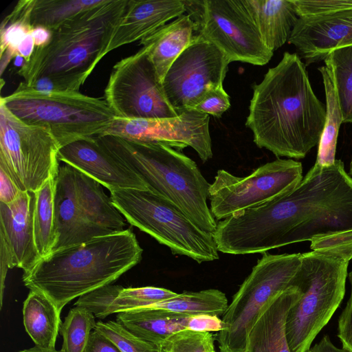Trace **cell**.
I'll use <instances>...</instances> for the list:
<instances>
[{
	"label": "cell",
	"mask_w": 352,
	"mask_h": 352,
	"mask_svg": "<svg viewBox=\"0 0 352 352\" xmlns=\"http://www.w3.org/2000/svg\"><path fill=\"white\" fill-rule=\"evenodd\" d=\"M326 122V106L316 97L306 65L297 53L285 52L253 86L245 121L260 148L276 157L304 158L318 144Z\"/></svg>",
	"instance_id": "cell-2"
},
{
	"label": "cell",
	"mask_w": 352,
	"mask_h": 352,
	"mask_svg": "<svg viewBox=\"0 0 352 352\" xmlns=\"http://www.w3.org/2000/svg\"><path fill=\"white\" fill-rule=\"evenodd\" d=\"M104 98L117 118H164L179 116L166 96L146 45L114 65Z\"/></svg>",
	"instance_id": "cell-14"
},
{
	"label": "cell",
	"mask_w": 352,
	"mask_h": 352,
	"mask_svg": "<svg viewBox=\"0 0 352 352\" xmlns=\"http://www.w3.org/2000/svg\"><path fill=\"white\" fill-rule=\"evenodd\" d=\"M300 296L294 286L280 292L266 304L248 337V352H291L285 330L287 316Z\"/></svg>",
	"instance_id": "cell-21"
},
{
	"label": "cell",
	"mask_w": 352,
	"mask_h": 352,
	"mask_svg": "<svg viewBox=\"0 0 352 352\" xmlns=\"http://www.w3.org/2000/svg\"><path fill=\"white\" fill-rule=\"evenodd\" d=\"M59 148L47 129L24 123L0 102V168L21 192H35L57 177Z\"/></svg>",
	"instance_id": "cell-11"
},
{
	"label": "cell",
	"mask_w": 352,
	"mask_h": 352,
	"mask_svg": "<svg viewBox=\"0 0 352 352\" xmlns=\"http://www.w3.org/2000/svg\"><path fill=\"white\" fill-rule=\"evenodd\" d=\"M127 0L103 2L52 31L36 47L17 74L42 92L79 91L101 59L126 8Z\"/></svg>",
	"instance_id": "cell-3"
},
{
	"label": "cell",
	"mask_w": 352,
	"mask_h": 352,
	"mask_svg": "<svg viewBox=\"0 0 352 352\" xmlns=\"http://www.w3.org/2000/svg\"><path fill=\"white\" fill-rule=\"evenodd\" d=\"M116 208L132 226L170 248L173 254L199 263L219 259L213 234L197 227L177 206L148 190L110 191Z\"/></svg>",
	"instance_id": "cell-9"
},
{
	"label": "cell",
	"mask_w": 352,
	"mask_h": 352,
	"mask_svg": "<svg viewBox=\"0 0 352 352\" xmlns=\"http://www.w3.org/2000/svg\"><path fill=\"white\" fill-rule=\"evenodd\" d=\"M325 66L318 68L320 72L326 97V122L318 143L317 157L314 164L328 166L336 159V145L342 115L337 96L333 74L330 64L324 60Z\"/></svg>",
	"instance_id": "cell-26"
},
{
	"label": "cell",
	"mask_w": 352,
	"mask_h": 352,
	"mask_svg": "<svg viewBox=\"0 0 352 352\" xmlns=\"http://www.w3.org/2000/svg\"><path fill=\"white\" fill-rule=\"evenodd\" d=\"M35 0H20L2 21L0 30L1 75L10 61L17 56L22 42L31 35V14Z\"/></svg>",
	"instance_id": "cell-28"
},
{
	"label": "cell",
	"mask_w": 352,
	"mask_h": 352,
	"mask_svg": "<svg viewBox=\"0 0 352 352\" xmlns=\"http://www.w3.org/2000/svg\"><path fill=\"white\" fill-rule=\"evenodd\" d=\"M192 316L157 309H133L116 315V322L135 336L161 345L172 335L189 330Z\"/></svg>",
	"instance_id": "cell-24"
},
{
	"label": "cell",
	"mask_w": 352,
	"mask_h": 352,
	"mask_svg": "<svg viewBox=\"0 0 352 352\" xmlns=\"http://www.w3.org/2000/svg\"><path fill=\"white\" fill-rule=\"evenodd\" d=\"M299 18L326 15L352 9V0H293Z\"/></svg>",
	"instance_id": "cell-36"
},
{
	"label": "cell",
	"mask_w": 352,
	"mask_h": 352,
	"mask_svg": "<svg viewBox=\"0 0 352 352\" xmlns=\"http://www.w3.org/2000/svg\"><path fill=\"white\" fill-rule=\"evenodd\" d=\"M230 60L215 45L197 34L168 70L162 86L178 115L194 109L211 88L223 86Z\"/></svg>",
	"instance_id": "cell-15"
},
{
	"label": "cell",
	"mask_w": 352,
	"mask_h": 352,
	"mask_svg": "<svg viewBox=\"0 0 352 352\" xmlns=\"http://www.w3.org/2000/svg\"><path fill=\"white\" fill-rule=\"evenodd\" d=\"M194 31V23L183 14L140 41L148 47L149 58L162 83L172 64L190 45Z\"/></svg>",
	"instance_id": "cell-23"
},
{
	"label": "cell",
	"mask_w": 352,
	"mask_h": 352,
	"mask_svg": "<svg viewBox=\"0 0 352 352\" xmlns=\"http://www.w3.org/2000/svg\"><path fill=\"white\" fill-rule=\"evenodd\" d=\"M94 314L83 307H74L68 312L60 327L63 352H84L96 322Z\"/></svg>",
	"instance_id": "cell-32"
},
{
	"label": "cell",
	"mask_w": 352,
	"mask_h": 352,
	"mask_svg": "<svg viewBox=\"0 0 352 352\" xmlns=\"http://www.w3.org/2000/svg\"><path fill=\"white\" fill-rule=\"evenodd\" d=\"M0 102L24 123L47 129L59 148L104 135L115 118L104 98L79 91H38L24 82Z\"/></svg>",
	"instance_id": "cell-7"
},
{
	"label": "cell",
	"mask_w": 352,
	"mask_h": 352,
	"mask_svg": "<svg viewBox=\"0 0 352 352\" xmlns=\"http://www.w3.org/2000/svg\"><path fill=\"white\" fill-rule=\"evenodd\" d=\"M352 229V177L344 163L314 164L292 190L217 223L219 252L263 253L316 236Z\"/></svg>",
	"instance_id": "cell-1"
},
{
	"label": "cell",
	"mask_w": 352,
	"mask_h": 352,
	"mask_svg": "<svg viewBox=\"0 0 352 352\" xmlns=\"http://www.w3.org/2000/svg\"><path fill=\"white\" fill-rule=\"evenodd\" d=\"M288 43L306 66L324 60L333 50L352 45V9L299 18Z\"/></svg>",
	"instance_id": "cell-17"
},
{
	"label": "cell",
	"mask_w": 352,
	"mask_h": 352,
	"mask_svg": "<svg viewBox=\"0 0 352 352\" xmlns=\"http://www.w3.org/2000/svg\"><path fill=\"white\" fill-rule=\"evenodd\" d=\"M95 329L110 339L121 352H163L161 345L135 336L116 321H98Z\"/></svg>",
	"instance_id": "cell-34"
},
{
	"label": "cell",
	"mask_w": 352,
	"mask_h": 352,
	"mask_svg": "<svg viewBox=\"0 0 352 352\" xmlns=\"http://www.w3.org/2000/svg\"><path fill=\"white\" fill-rule=\"evenodd\" d=\"M230 107L229 95L224 90L223 86H218L209 89L194 109L219 118Z\"/></svg>",
	"instance_id": "cell-37"
},
{
	"label": "cell",
	"mask_w": 352,
	"mask_h": 352,
	"mask_svg": "<svg viewBox=\"0 0 352 352\" xmlns=\"http://www.w3.org/2000/svg\"><path fill=\"white\" fill-rule=\"evenodd\" d=\"M96 139L133 171L147 189L177 206L203 231L214 233L217 223L207 204L210 184L192 159L161 142L112 135Z\"/></svg>",
	"instance_id": "cell-6"
},
{
	"label": "cell",
	"mask_w": 352,
	"mask_h": 352,
	"mask_svg": "<svg viewBox=\"0 0 352 352\" xmlns=\"http://www.w3.org/2000/svg\"><path fill=\"white\" fill-rule=\"evenodd\" d=\"M265 45L274 52L288 42L299 19L293 0H243Z\"/></svg>",
	"instance_id": "cell-22"
},
{
	"label": "cell",
	"mask_w": 352,
	"mask_h": 352,
	"mask_svg": "<svg viewBox=\"0 0 352 352\" xmlns=\"http://www.w3.org/2000/svg\"><path fill=\"white\" fill-rule=\"evenodd\" d=\"M324 60L332 69L343 123H352V45L333 50Z\"/></svg>",
	"instance_id": "cell-31"
},
{
	"label": "cell",
	"mask_w": 352,
	"mask_h": 352,
	"mask_svg": "<svg viewBox=\"0 0 352 352\" xmlns=\"http://www.w3.org/2000/svg\"><path fill=\"white\" fill-rule=\"evenodd\" d=\"M222 327L221 318L210 315L192 316L189 322V330L199 332H219Z\"/></svg>",
	"instance_id": "cell-39"
},
{
	"label": "cell",
	"mask_w": 352,
	"mask_h": 352,
	"mask_svg": "<svg viewBox=\"0 0 352 352\" xmlns=\"http://www.w3.org/2000/svg\"><path fill=\"white\" fill-rule=\"evenodd\" d=\"M58 158L110 191L147 189L144 183L102 146L96 137L78 140L62 146L59 148Z\"/></svg>",
	"instance_id": "cell-18"
},
{
	"label": "cell",
	"mask_w": 352,
	"mask_h": 352,
	"mask_svg": "<svg viewBox=\"0 0 352 352\" xmlns=\"http://www.w3.org/2000/svg\"><path fill=\"white\" fill-rule=\"evenodd\" d=\"M184 12L182 0H127L105 55L124 45L140 41Z\"/></svg>",
	"instance_id": "cell-20"
},
{
	"label": "cell",
	"mask_w": 352,
	"mask_h": 352,
	"mask_svg": "<svg viewBox=\"0 0 352 352\" xmlns=\"http://www.w3.org/2000/svg\"><path fill=\"white\" fill-rule=\"evenodd\" d=\"M23 324L36 346L55 348L62 323L60 313L45 296L30 290L23 306Z\"/></svg>",
	"instance_id": "cell-25"
},
{
	"label": "cell",
	"mask_w": 352,
	"mask_h": 352,
	"mask_svg": "<svg viewBox=\"0 0 352 352\" xmlns=\"http://www.w3.org/2000/svg\"><path fill=\"white\" fill-rule=\"evenodd\" d=\"M21 192L8 174L0 168V202L10 204L17 199Z\"/></svg>",
	"instance_id": "cell-41"
},
{
	"label": "cell",
	"mask_w": 352,
	"mask_h": 352,
	"mask_svg": "<svg viewBox=\"0 0 352 352\" xmlns=\"http://www.w3.org/2000/svg\"><path fill=\"white\" fill-rule=\"evenodd\" d=\"M178 294L157 287L122 288L109 306L106 316L129 310L140 309L173 298Z\"/></svg>",
	"instance_id": "cell-33"
},
{
	"label": "cell",
	"mask_w": 352,
	"mask_h": 352,
	"mask_svg": "<svg viewBox=\"0 0 352 352\" xmlns=\"http://www.w3.org/2000/svg\"><path fill=\"white\" fill-rule=\"evenodd\" d=\"M214 340L210 332L184 330L172 335L161 346L163 352H212Z\"/></svg>",
	"instance_id": "cell-35"
},
{
	"label": "cell",
	"mask_w": 352,
	"mask_h": 352,
	"mask_svg": "<svg viewBox=\"0 0 352 352\" xmlns=\"http://www.w3.org/2000/svg\"><path fill=\"white\" fill-rule=\"evenodd\" d=\"M310 242L311 251L301 254L292 284L300 296L286 320L291 352H307L331 320L344 298L352 259V229L318 235Z\"/></svg>",
	"instance_id": "cell-5"
},
{
	"label": "cell",
	"mask_w": 352,
	"mask_h": 352,
	"mask_svg": "<svg viewBox=\"0 0 352 352\" xmlns=\"http://www.w3.org/2000/svg\"><path fill=\"white\" fill-rule=\"evenodd\" d=\"M142 252L135 234L125 229L51 252L23 273V282L61 314L74 298L115 282L140 261Z\"/></svg>",
	"instance_id": "cell-4"
},
{
	"label": "cell",
	"mask_w": 352,
	"mask_h": 352,
	"mask_svg": "<svg viewBox=\"0 0 352 352\" xmlns=\"http://www.w3.org/2000/svg\"><path fill=\"white\" fill-rule=\"evenodd\" d=\"M351 293L345 307L338 319V337L342 348L352 352V270L349 272Z\"/></svg>",
	"instance_id": "cell-38"
},
{
	"label": "cell",
	"mask_w": 352,
	"mask_h": 352,
	"mask_svg": "<svg viewBox=\"0 0 352 352\" xmlns=\"http://www.w3.org/2000/svg\"><path fill=\"white\" fill-rule=\"evenodd\" d=\"M349 175L352 177V157L349 164Z\"/></svg>",
	"instance_id": "cell-44"
},
{
	"label": "cell",
	"mask_w": 352,
	"mask_h": 352,
	"mask_svg": "<svg viewBox=\"0 0 352 352\" xmlns=\"http://www.w3.org/2000/svg\"><path fill=\"white\" fill-rule=\"evenodd\" d=\"M188 15L195 31L220 49L230 62L263 66L273 56L243 0L196 1Z\"/></svg>",
	"instance_id": "cell-12"
},
{
	"label": "cell",
	"mask_w": 352,
	"mask_h": 352,
	"mask_svg": "<svg viewBox=\"0 0 352 352\" xmlns=\"http://www.w3.org/2000/svg\"><path fill=\"white\" fill-rule=\"evenodd\" d=\"M228 307L223 292L217 289L184 292L176 296L137 309H157L186 316H222Z\"/></svg>",
	"instance_id": "cell-27"
},
{
	"label": "cell",
	"mask_w": 352,
	"mask_h": 352,
	"mask_svg": "<svg viewBox=\"0 0 352 352\" xmlns=\"http://www.w3.org/2000/svg\"><path fill=\"white\" fill-rule=\"evenodd\" d=\"M32 35L34 40L36 47L45 45L50 41L52 36V31L41 26L34 27Z\"/></svg>",
	"instance_id": "cell-42"
},
{
	"label": "cell",
	"mask_w": 352,
	"mask_h": 352,
	"mask_svg": "<svg viewBox=\"0 0 352 352\" xmlns=\"http://www.w3.org/2000/svg\"><path fill=\"white\" fill-rule=\"evenodd\" d=\"M18 352H63L61 350L58 351L55 348H43L39 346H34L28 349L19 351Z\"/></svg>",
	"instance_id": "cell-43"
},
{
	"label": "cell",
	"mask_w": 352,
	"mask_h": 352,
	"mask_svg": "<svg viewBox=\"0 0 352 352\" xmlns=\"http://www.w3.org/2000/svg\"><path fill=\"white\" fill-rule=\"evenodd\" d=\"M56 178H50L34 192V234L41 258L53 251L56 241L54 212Z\"/></svg>",
	"instance_id": "cell-29"
},
{
	"label": "cell",
	"mask_w": 352,
	"mask_h": 352,
	"mask_svg": "<svg viewBox=\"0 0 352 352\" xmlns=\"http://www.w3.org/2000/svg\"><path fill=\"white\" fill-rule=\"evenodd\" d=\"M104 0H35L31 14L33 27L53 31L79 14L96 7Z\"/></svg>",
	"instance_id": "cell-30"
},
{
	"label": "cell",
	"mask_w": 352,
	"mask_h": 352,
	"mask_svg": "<svg viewBox=\"0 0 352 352\" xmlns=\"http://www.w3.org/2000/svg\"><path fill=\"white\" fill-rule=\"evenodd\" d=\"M212 352H216V351L214 350V351H212Z\"/></svg>",
	"instance_id": "cell-45"
},
{
	"label": "cell",
	"mask_w": 352,
	"mask_h": 352,
	"mask_svg": "<svg viewBox=\"0 0 352 352\" xmlns=\"http://www.w3.org/2000/svg\"><path fill=\"white\" fill-rule=\"evenodd\" d=\"M34 192H21L10 204L0 202V249L9 268L27 272L41 259L34 234Z\"/></svg>",
	"instance_id": "cell-19"
},
{
	"label": "cell",
	"mask_w": 352,
	"mask_h": 352,
	"mask_svg": "<svg viewBox=\"0 0 352 352\" xmlns=\"http://www.w3.org/2000/svg\"><path fill=\"white\" fill-rule=\"evenodd\" d=\"M209 122V115L195 109L185 111L173 118L115 117L104 135L133 140L161 142L178 149L190 146L202 162H206L213 156Z\"/></svg>",
	"instance_id": "cell-16"
},
{
	"label": "cell",
	"mask_w": 352,
	"mask_h": 352,
	"mask_svg": "<svg viewBox=\"0 0 352 352\" xmlns=\"http://www.w3.org/2000/svg\"><path fill=\"white\" fill-rule=\"evenodd\" d=\"M302 177L301 162L293 159L278 158L243 177L219 170L209 188L210 211L215 219L223 220L287 193Z\"/></svg>",
	"instance_id": "cell-13"
},
{
	"label": "cell",
	"mask_w": 352,
	"mask_h": 352,
	"mask_svg": "<svg viewBox=\"0 0 352 352\" xmlns=\"http://www.w3.org/2000/svg\"><path fill=\"white\" fill-rule=\"evenodd\" d=\"M84 352H121L107 337L94 329L91 332Z\"/></svg>",
	"instance_id": "cell-40"
},
{
	"label": "cell",
	"mask_w": 352,
	"mask_h": 352,
	"mask_svg": "<svg viewBox=\"0 0 352 352\" xmlns=\"http://www.w3.org/2000/svg\"><path fill=\"white\" fill-rule=\"evenodd\" d=\"M54 212L52 252L125 230L123 216L102 185L66 164L59 166L55 180Z\"/></svg>",
	"instance_id": "cell-8"
},
{
	"label": "cell",
	"mask_w": 352,
	"mask_h": 352,
	"mask_svg": "<svg viewBox=\"0 0 352 352\" xmlns=\"http://www.w3.org/2000/svg\"><path fill=\"white\" fill-rule=\"evenodd\" d=\"M300 263V253L264 252L221 316L222 327L215 336L219 352H248L249 334L261 311L292 287Z\"/></svg>",
	"instance_id": "cell-10"
}]
</instances>
